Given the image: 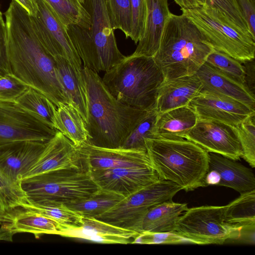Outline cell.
<instances>
[{
  "label": "cell",
  "mask_w": 255,
  "mask_h": 255,
  "mask_svg": "<svg viewBox=\"0 0 255 255\" xmlns=\"http://www.w3.org/2000/svg\"><path fill=\"white\" fill-rule=\"evenodd\" d=\"M124 198L116 193L99 189L87 199L66 205L84 217L96 218Z\"/></svg>",
  "instance_id": "30"
},
{
  "label": "cell",
  "mask_w": 255,
  "mask_h": 255,
  "mask_svg": "<svg viewBox=\"0 0 255 255\" xmlns=\"http://www.w3.org/2000/svg\"><path fill=\"white\" fill-rule=\"evenodd\" d=\"M198 119L214 120L236 127L255 109L235 99L202 90L188 105Z\"/></svg>",
  "instance_id": "14"
},
{
  "label": "cell",
  "mask_w": 255,
  "mask_h": 255,
  "mask_svg": "<svg viewBox=\"0 0 255 255\" xmlns=\"http://www.w3.org/2000/svg\"><path fill=\"white\" fill-rule=\"evenodd\" d=\"M47 142L20 140L0 145V168L20 183L36 163Z\"/></svg>",
  "instance_id": "18"
},
{
  "label": "cell",
  "mask_w": 255,
  "mask_h": 255,
  "mask_svg": "<svg viewBox=\"0 0 255 255\" xmlns=\"http://www.w3.org/2000/svg\"><path fill=\"white\" fill-rule=\"evenodd\" d=\"M196 74L202 83V90L229 97L255 109V95L245 84L223 73L206 62Z\"/></svg>",
  "instance_id": "23"
},
{
  "label": "cell",
  "mask_w": 255,
  "mask_h": 255,
  "mask_svg": "<svg viewBox=\"0 0 255 255\" xmlns=\"http://www.w3.org/2000/svg\"><path fill=\"white\" fill-rule=\"evenodd\" d=\"M113 28L119 29L126 38L131 36L130 0H104Z\"/></svg>",
  "instance_id": "36"
},
{
  "label": "cell",
  "mask_w": 255,
  "mask_h": 255,
  "mask_svg": "<svg viewBox=\"0 0 255 255\" xmlns=\"http://www.w3.org/2000/svg\"><path fill=\"white\" fill-rule=\"evenodd\" d=\"M208 152L239 160L243 151L235 127L214 120L198 119L185 136Z\"/></svg>",
  "instance_id": "13"
},
{
  "label": "cell",
  "mask_w": 255,
  "mask_h": 255,
  "mask_svg": "<svg viewBox=\"0 0 255 255\" xmlns=\"http://www.w3.org/2000/svg\"><path fill=\"white\" fill-rule=\"evenodd\" d=\"M140 233L121 228L95 218L83 217L80 227L62 230L58 235L103 244H132Z\"/></svg>",
  "instance_id": "20"
},
{
  "label": "cell",
  "mask_w": 255,
  "mask_h": 255,
  "mask_svg": "<svg viewBox=\"0 0 255 255\" xmlns=\"http://www.w3.org/2000/svg\"><path fill=\"white\" fill-rule=\"evenodd\" d=\"M87 171L100 189L124 197L160 179L153 166Z\"/></svg>",
  "instance_id": "15"
},
{
  "label": "cell",
  "mask_w": 255,
  "mask_h": 255,
  "mask_svg": "<svg viewBox=\"0 0 255 255\" xmlns=\"http://www.w3.org/2000/svg\"><path fill=\"white\" fill-rule=\"evenodd\" d=\"M158 113L147 111L126 138L121 148L146 151L145 140L154 138V128Z\"/></svg>",
  "instance_id": "34"
},
{
  "label": "cell",
  "mask_w": 255,
  "mask_h": 255,
  "mask_svg": "<svg viewBox=\"0 0 255 255\" xmlns=\"http://www.w3.org/2000/svg\"><path fill=\"white\" fill-rule=\"evenodd\" d=\"M6 41L11 73L45 95L58 107L67 104L56 70L54 58L33 29L30 15L12 0L4 13Z\"/></svg>",
  "instance_id": "1"
},
{
  "label": "cell",
  "mask_w": 255,
  "mask_h": 255,
  "mask_svg": "<svg viewBox=\"0 0 255 255\" xmlns=\"http://www.w3.org/2000/svg\"><path fill=\"white\" fill-rule=\"evenodd\" d=\"M77 148L86 170L152 166L146 151L103 148L87 142Z\"/></svg>",
  "instance_id": "16"
},
{
  "label": "cell",
  "mask_w": 255,
  "mask_h": 255,
  "mask_svg": "<svg viewBox=\"0 0 255 255\" xmlns=\"http://www.w3.org/2000/svg\"><path fill=\"white\" fill-rule=\"evenodd\" d=\"M54 128L77 147L88 141L85 122L77 110L70 104H61L57 108Z\"/></svg>",
  "instance_id": "28"
},
{
  "label": "cell",
  "mask_w": 255,
  "mask_h": 255,
  "mask_svg": "<svg viewBox=\"0 0 255 255\" xmlns=\"http://www.w3.org/2000/svg\"><path fill=\"white\" fill-rule=\"evenodd\" d=\"M206 62L223 73L245 84L244 66L241 62L229 55L214 49L207 57Z\"/></svg>",
  "instance_id": "37"
},
{
  "label": "cell",
  "mask_w": 255,
  "mask_h": 255,
  "mask_svg": "<svg viewBox=\"0 0 255 255\" xmlns=\"http://www.w3.org/2000/svg\"><path fill=\"white\" fill-rule=\"evenodd\" d=\"M188 208L186 203H175L172 200L154 206L143 217L140 233L173 232L180 215Z\"/></svg>",
  "instance_id": "27"
},
{
  "label": "cell",
  "mask_w": 255,
  "mask_h": 255,
  "mask_svg": "<svg viewBox=\"0 0 255 255\" xmlns=\"http://www.w3.org/2000/svg\"><path fill=\"white\" fill-rule=\"evenodd\" d=\"M36 14L31 17L33 29L39 41L53 57L65 59L76 71L82 75V61L69 35L67 28L44 0H35Z\"/></svg>",
  "instance_id": "11"
},
{
  "label": "cell",
  "mask_w": 255,
  "mask_h": 255,
  "mask_svg": "<svg viewBox=\"0 0 255 255\" xmlns=\"http://www.w3.org/2000/svg\"><path fill=\"white\" fill-rule=\"evenodd\" d=\"M202 89V83L196 74L164 81L159 89L156 99L158 114L188 106Z\"/></svg>",
  "instance_id": "22"
},
{
  "label": "cell",
  "mask_w": 255,
  "mask_h": 255,
  "mask_svg": "<svg viewBox=\"0 0 255 255\" xmlns=\"http://www.w3.org/2000/svg\"><path fill=\"white\" fill-rule=\"evenodd\" d=\"M54 58L58 78L67 104L77 110L86 123L88 99L83 74H79L65 59L59 56Z\"/></svg>",
  "instance_id": "25"
},
{
  "label": "cell",
  "mask_w": 255,
  "mask_h": 255,
  "mask_svg": "<svg viewBox=\"0 0 255 255\" xmlns=\"http://www.w3.org/2000/svg\"><path fill=\"white\" fill-rule=\"evenodd\" d=\"M82 3L84 4V1H85V0H80Z\"/></svg>",
  "instance_id": "50"
},
{
  "label": "cell",
  "mask_w": 255,
  "mask_h": 255,
  "mask_svg": "<svg viewBox=\"0 0 255 255\" xmlns=\"http://www.w3.org/2000/svg\"><path fill=\"white\" fill-rule=\"evenodd\" d=\"M20 4L31 16H34L37 11V5L35 0H13Z\"/></svg>",
  "instance_id": "46"
},
{
  "label": "cell",
  "mask_w": 255,
  "mask_h": 255,
  "mask_svg": "<svg viewBox=\"0 0 255 255\" xmlns=\"http://www.w3.org/2000/svg\"><path fill=\"white\" fill-rule=\"evenodd\" d=\"M91 19L89 28L69 26L67 31L84 66L107 72L125 58L119 49L104 0H85Z\"/></svg>",
  "instance_id": "6"
},
{
  "label": "cell",
  "mask_w": 255,
  "mask_h": 255,
  "mask_svg": "<svg viewBox=\"0 0 255 255\" xmlns=\"http://www.w3.org/2000/svg\"><path fill=\"white\" fill-rule=\"evenodd\" d=\"M255 113L236 127L243 151V158L253 168L255 167Z\"/></svg>",
  "instance_id": "38"
},
{
  "label": "cell",
  "mask_w": 255,
  "mask_h": 255,
  "mask_svg": "<svg viewBox=\"0 0 255 255\" xmlns=\"http://www.w3.org/2000/svg\"><path fill=\"white\" fill-rule=\"evenodd\" d=\"M181 9L193 8L206 3V0H173Z\"/></svg>",
  "instance_id": "47"
},
{
  "label": "cell",
  "mask_w": 255,
  "mask_h": 255,
  "mask_svg": "<svg viewBox=\"0 0 255 255\" xmlns=\"http://www.w3.org/2000/svg\"><path fill=\"white\" fill-rule=\"evenodd\" d=\"M206 0V3L217 8L243 31L251 34L237 0Z\"/></svg>",
  "instance_id": "39"
},
{
  "label": "cell",
  "mask_w": 255,
  "mask_h": 255,
  "mask_svg": "<svg viewBox=\"0 0 255 255\" xmlns=\"http://www.w3.org/2000/svg\"><path fill=\"white\" fill-rule=\"evenodd\" d=\"M57 131L15 102L0 101V145L20 140L48 142Z\"/></svg>",
  "instance_id": "12"
},
{
  "label": "cell",
  "mask_w": 255,
  "mask_h": 255,
  "mask_svg": "<svg viewBox=\"0 0 255 255\" xmlns=\"http://www.w3.org/2000/svg\"><path fill=\"white\" fill-rule=\"evenodd\" d=\"M181 188L176 184L160 179L125 197L96 219L140 234L146 213L154 206L172 200Z\"/></svg>",
  "instance_id": "10"
},
{
  "label": "cell",
  "mask_w": 255,
  "mask_h": 255,
  "mask_svg": "<svg viewBox=\"0 0 255 255\" xmlns=\"http://www.w3.org/2000/svg\"><path fill=\"white\" fill-rule=\"evenodd\" d=\"M66 27L89 28L91 16L80 0H44Z\"/></svg>",
  "instance_id": "32"
},
{
  "label": "cell",
  "mask_w": 255,
  "mask_h": 255,
  "mask_svg": "<svg viewBox=\"0 0 255 255\" xmlns=\"http://www.w3.org/2000/svg\"><path fill=\"white\" fill-rule=\"evenodd\" d=\"M224 210V206L188 208L178 218L173 233L198 245L223 244L228 240H239L242 227L226 222Z\"/></svg>",
  "instance_id": "9"
},
{
  "label": "cell",
  "mask_w": 255,
  "mask_h": 255,
  "mask_svg": "<svg viewBox=\"0 0 255 255\" xmlns=\"http://www.w3.org/2000/svg\"><path fill=\"white\" fill-rule=\"evenodd\" d=\"M15 102L27 112L54 128L57 107L42 93L29 87Z\"/></svg>",
  "instance_id": "33"
},
{
  "label": "cell",
  "mask_w": 255,
  "mask_h": 255,
  "mask_svg": "<svg viewBox=\"0 0 255 255\" xmlns=\"http://www.w3.org/2000/svg\"><path fill=\"white\" fill-rule=\"evenodd\" d=\"M29 87L12 73L0 77V101L15 102Z\"/></svg>",
  "instance_id": "40"
},
{
  "label": "cell",
  "mask_w": 255,
  "mask_h": 255,
  "mask_svg": "<svg viewBox=\"0 0 255 255\" xmlns=\"http://www.w3.org/2000/svg\"><path fill=\"white\" fill-rule=\"evenodd\" d=\"M198 120L196 113L188 106L158 114L154 128V138H184Z\"/></svg>",
  "instance_id": "26"
},
{
  "label": "cell",
  "mask_w": 255,
  "mask_h": 255,
  "mask_svg": "<svg viewBox=\"0 0 255 255\" xmlns=\"http://www.w3.org/2000/svg\"><path fill=\"white\" fill-rule=\"evenodd\" d=\"M181 10L197 26L214 49L242 63L255 59V38L212 5L205 3Z\"/></svg>",
  "instance_id": "7"
},
{
  "label": "cell",
  "mask_w": 255,
  "mask_h": 255,
  "mask_svg": "<svg viewBox=\"0 0 255 255\" xmlns=\"http://www.w3.org/2000/svg\"><path fill=\"white\" fill-rule=\"evenodd\" d=\"M146 14L143 34L133 56L153 57L158 50L165 24L169 17L168 0H146Z\"/></svg>",
  "instance_id": "21"
},
{
  "label": "cell",
  "mask_w": 255,
  "mask_h": 255,
  "mask_svg": "<svg viewBox=\"0 0 255 255\" xmlns=\"http://www.w3.org/2000/svg\"><path fill=\"white\" fill-rule=\"evenodd\" d=\"M13 235L29 233L39 238L43 234L58 235L63 228L50 218L20 207L6 212L2 224Z\"/></svg>",
  "instance_id": "24"
},
{
  "label": "cell",
  "mask_w": 255,
  "mask_h": 255,
  "mask_svg": "<svg viewBox=\"0 0 255 255\" xmlns=\"http://www.w3.org/2000/svg\"><path fill=\"white\" fill-rule=\"evenodd\" d=\"M27 198L20 183L11 179L0 168V203L5 211L20 207Z\"/></svg>",
  "instance_id": "35"
},
{
  "label": "cell",
  "mask_w": 255,
  "mask_h": 255,
  "mask_svg": "<svg viewBox=\"0 0 255 255\" xmlns=\"http://www.w3.org/2000/svg\"><path fill=\"white\" fill-rule=\"evenodd\" d=\"M189 243L187 239L175 233H140L133 240L132 244H180Z\"/></svg>",
  "instance_id": "42"
},
{
  "label": "cell",
  "mask_w": 255,
  "mask_h": 255,
  "mask_svg": "<svg viewBox=\"0 0 255 255\" xmlns=\"http://www.w3.org/2000/svg\"><path fill=\"white\" fill-rule=\"evenodd\" d=\"M252 35L255 38V1L237 0Z\"/></svg>",
  "instance_id": "44"
},
{
  "label": "cell",
  "mask_w": 255,
  "mask_h": 255,
  "mask_svg": "<svg viewBox=\"0 0 255 255\" xmlns=\"http://www.w3.org/2000/svg\"><path fill=\"white\" fill-rule=\"evenodd\" d=\"M6 214V212L0 203V225L4 222Z\"/></svg>",
  "instance_id": "49"
},
{
  "label": "cell",
  "mask_w": 255,
  "mask_h": 255,
  "mask_svg": "<svg viewBox=\"0 0 255 255\" xmlns=\"http://www.w3.org/2000/svg\"><path fill=\"white\" fill-rule=\"evenodd\" d=\"M20 185L29 199L65 205L87 199L100 189L85 169L50 171L23 179Z\"/></svg>",
  "instance_id": "8"
},
{
  "label": "cell",
  "mask_w": 255,
  "mask_h": 255,
  "mask_svg": "<svg viewBox=\"0 0 255 255\" xmlns=\"http://www.w3.org/2000/svg\"><path fill=\"white\" fill-rule=\"evenodd\" d=\"M145 143L151 164L160 179L186 192L207 186L209 152L202 147L183 138H147Z\"/></svg>",
  "instance_id": "4"
},
{
  "label": "cell",
  "mask_w": 255,
  "mask_h": 255,
  "mask_svg": "<svg viewBox=\"0 0 255 255\" xmlns=\"http://www.w3.org/2000/svg\"><path fill=\"white\" fill-rule=\"evenodd\" d=\"M131 11V36L130 38L137 43L144 28L146 14V0H130Z\"/></svg>",
  "instance_id": "41"
},
{
  "label": "cell",
  "mask_w": 255,
  "mask_h": 255,
  "mask_svg": "<svg viewBox=\"0 0 255 255\" xmlns=\"http://www.w3.org/2000/svg\"><path fill=\"white\" fill-rule=\"evenodd\" d=\"M12 233L3 225L0 228V240L11 242L12 241Z\"/></svg>",
  "instance_id": "48"
},
{
  "label": "cell",
  "mask_w": 255,
  "mask_h": 255,
  "mask_svg": "<svg viewBox=\"0 0 255 255\" xmlns=\"http://www.w3.org/2000/svg\"><path fill=\"white\" fill-rule=\"evenodd\" d=\"M11 73L9 66L6 41V26L0 10V76Z\"/></svg>",
  "instance_id": "43"
},
{
  "label": "cell",
  "mask_w": 255,
  "mask_h": 255,
  "mask_svg": "<svg viewBox=\"0 0 255 255\" xmlns=\"http://www.w3.org/2000/svg\"><path fill=\"white\" fill-rule=\"evenodd\" d=\"M213 50L187 16L171 13L153 58L168 81L196 74Z\"/></svg>",
  "instance_id": "3"
},
{
  "label": "cell",
  "mask_w": 255,
  "mask_h": 255,
  "mask_svg": "<svg viewBox=\"0 0 255 255\" xmlns=\"http://www.w3.org/2000/svg\"><path fill=\"white\" fill-rule=\"evenodd\" d=\"M237 161L209 152V167L205 179L207 185L231 188L240 194L255 189L254 172Z\"/></svg>",
  "instance_id": "17"
},
{
  "label": "cell",
  "mask_w": 255,
  "mask_h": 255,
  "mask_svg": "<svg viewBox=\"0 0 255 255\" xmlns=\"http://www.w3.org/2000/svg\"><path fill=\"white\" fill-rule=\"evenodd\" d=\"M88 99L87 143L98 147L121 148L147 111L128 106L108 90L98 72L83 66Z\"/></svg>",
  "instance_id": "2"
},
{
  "label": "cell",
  "mask_w": 255,
  "mask_h": 255,
  "mask_svg": "<svg viewBox=\"0 0 255 255\" xmlns=\"http://www.w3.org/2000/svg\"><path fill=\"white\" fill-rule=\"evenodd\" d=\"M20 207L50 218L58 223L63 229L80 227L82 225L83 217L62 203L27 198Z\"/></svg>",
  "instance_id": "29"
},
{
  "label": "cell",
  "mask_w": 255,
  "mask_h": 255,
  "mask_svg": "<svg viewBox=\"0 0 255 255\" xmlns=\"http://www.w3.org/2000/svg\"><path fill=\"white\" fill-rule=\"evenodd\" d=\"M255 59L244 63L245 70V84L250 92L255 95Z\"/></svg>",
  "instance_id": "45"
},
{
  "label": "cell",
  "mask_w": 255,
  "mask_h": 255,
  "mask_svg": "<svg viewBox=\"0 0 255 255\" xmlns=\"http://www.w3.org/2000/svg\"><path fill=\"white\" fill-rule=\"evenodd\" d=\"M224 218L232 225L242 227L255 226V189L241 194L224 206Z\"/></svg>",
  "instance_id": "31"
},
{
  "label": "cell",
  "mask_w": 255,
  "mask_h": 255,
  "mask_svg": "<svg viewBox=\"0 0 255 255\" xmlns=\"http://www.w3.org/2000/svg\"><path fill=\"white\" fill-rule=\"evenodd\" d=\"M62 169L85 168L78 148L61 132L57 131L47 142L38 160L24 179Z\"/></svg>",
  "instance_id": "19"
},
{
  "label": "cell",
  "mask_w": 255,
  "mask_h": 255,
  "mask_svg": "<svg viewBox=\"0 0 255 255\" xmlns=\"http://www.w3.org/2000/svg\"><path fill=\"white\" fill-rule=\"evenodd\" d=\"M0 77H1V76H0Z\"/></svg>",
  "instance_id": "51"
},
{
  "label": "cell",
  "mask_w": 255,
  "mask_h": 255,
  "mask_svg": "<svg viewBox=\"0 0 255 255\" xmlns=\"http://www.w3.org/2000/svg\"><path fill=\"white\" fill-rule=\"evenodd\" d=\"M102 81L120 102L145 111L156 109L163 75L153 57L126 56L105 72Z\"/></svg>",
  "instance_id": "5"
}]
</instances>
